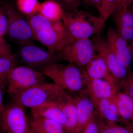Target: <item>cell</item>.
Returning a JSON list of instances; mask_svg holds the SVG:
<instances>
[{
  "mask_svg": "<svg viewBox=\"0 0 133 133\" xmlns=\"http://www.w3.org/2000/svg\"><path fill=\"white\" fill-rule=\"evenodd\" d=\"M86 73L91 78L106 80L118 88V84L101 57L96 53L85 66Z\"/></svg>",
  "mask_w": 133,
  "mask_h": 133,
  "instance_id": "obj_15",
  "label": "cell"
},
{
  "mask_svg": "<svg viewBox=\"0 0 133 133\" xmlns=\"http://www.w3.org/2000/svg\"><path fill=\"white\" fill-rule=\"evenodd\" d=\"M114 99L120 118L125 121H133V98L117 91Z\"/></svg>",
  "mask_w": 133,
  "mask_h": 133,
  "instance_id": "obj_18",
  "label": "cell"
},
{
  "mask_svg": "<svg viewBox=\"0 0 133 133\" xmlns=\"http://www.w3.org/2000/svg\"><path fill=\"white\" fill-rule=\"evenodd\" d=\"M98 125L99 133H133L127 127L118 125L116 123L108 122L107 124L102 123Z\"/></svg>",
  "mask_w": 133,
  "mask_h": 133,
  "instance_id": "obj_25",
  "label": "cell"
},
{
  "mask_svg": "<svg viewBox=\"0 0 133 133\" xmlns=\"http://www.w3.org/2000/svg\"><path fill=\"white\" fill-rule=\"evenodd\" d=\"M129 48L131 51L132 59H133V41L128 44Z\"/></svg>",
  "mask_w": 133,
  "mask_h": 133,
  "instance_id": "obj_35",
  "label": "cell"
},
{
  "mask_svg": "<svg viewBox=\"0 0 133 133\" xmlns=\"http://www.w3.org/2000/svg\"><path fill=\"white\" fill-rule=\"evenodd\" d=\"M77 115V125L74 133H80L94 114L95 105L91 98L74 97Z\"/></svg>",
  "mask_w": 133,
  "mask_h": 133,
  "instance_id": "obj_16",
  "label": "cell"
},
{
  "mask_svg": "<svg viewBox=\"0 0 133 133\" xmlns=\"http://www.w3.org/2000/svg\"><path fill=\"white\" fill-rule=\"evenodd\" d=\"M127 127L131 129L133 132V121L128 124Z\"/></svg>",
  "mask_w": 133,
  "mask_h": 133,
  "instance_id": "obj_36",
  "label": "cell"
},
{
  "mask_svg": "<svg viewBox=\"0 0 133 133\" xmlns=\"http://www.w3.org/2000/svg\"><path fill=\"white\" fill-rule=\"evenodd\" d=\"M46 78L42 71L24 65L15 66L7 76L8 92L13 94L46 83Z\"/></svg>",
  "mask_w": 133,
  "mask_h": 133,
  "instance_id": "obj_6",
  "label": "cell"
},
{
  "mask_svg": "<svg viewBox=\"0 0 133 133\" xmlns=\"http://www.w3.org/2000/svg\"><path fill=\"white\" fill-rule=\"evenodd\" d=\"M121 87L123 92L133 98V74L130 72L128 77L119 84Z\"/></svg>",
  "mask_w": 133,
  "mask_h": 133,
  "instance_id": "obj_28",
  "label": "cell"
},
{
  "mask_svg": "<svg viewBox=\"0 0 133 133\" xmlns=\"http://www.w3.org/2000/svg\"><path fill=\"white\" fill-rule=\"evenodd\" d=\"M65 91L54 83H45L9 95L13 103L31 109L56 100Z\"/></svg>",
  "mask_w": 133,
  "mask_h": 133,
  "instance_id": "obj_4",
  "label": "cell"
},
{
  "mask_svg": "<svg viewBox=\"0 0 133 133\" xmlns=\"http://www.w3.org/2000/svg\"><path fill=\"white\" fill-rule=\"evenodd\" d=\"M64 10L54 0H48L41 3L37 14L51 21H62Z\"/></svg>",
  "mask_w": 133,
  "mask_h": 133,
  "instance_id": "obj_20",
  "label": "cell"
},
{
  "mask_svg": "<svg viewBox=\"0 0 133 133\" xmlns=\"http://www.w3.org/2000/svg\"><path fill=\"white\" fill-rule=\"evenodd\" d=\"M27 19L35 40L53 54L57 53L74 40L62 21H51L38 14Z\"/></svg>",
  "mask_w": 133,
  "mask_h": 133,
  "instance_id": "obj_1",
  "label": "cell"
},
{
  "mask_svg": "<svg viewBox=\"0 0 133 133\" xmlns=\"http://www.w3.org/2000/svg\"><path fill=\"white\" fill-rule=\"evenodd\" d=\"M16 66V59L0 58V85L3 89L7 86V78L10 71Z\"/></svg>",
  "mask_w": 133,
  "mask_h": 133,
  "instance_id": "obj_24",
  "label": "cell"
},
{
  "mask_svg": "<svg viewBox=\"0 0 133 133\" xmlns=\"http://www.w3.org/2000/svg\"><path fill=\"white\" fill-rule=\"evenodd\" d=\"M8 27V21L7 17L0 10V37H3L6 34Z\"/></svg>",
  "mask_w": 133,
  "mask_h": 133,
  "instance_id": "obj_30",
  "label": "cell"
},
{
  "mask_svg": "<svg viewBox=\"0 0 133 133\" xmlns=\"http://www.w3.org/2000/svg\"><path fill=\"white\" fill-rule=\"evenodd\" d=\"M65 91L55 101L57 102L65 119L64 128L66 133H74L77 120V108L74 97Z\"/></svg>",
  "mask_w": 133,
  "mask_h": 133,
  "instance_id": "obj_13",
  "label": "cell"
},
{
  "mask_svg": "<svg viewBox=\"0 0 133 133\" xmlns=\"http://www.w3.org/2000/svg\"><path fill=\"white\" fill-rule=\"evenodd\" d=\"M101 0H83L87 5L94 7L98 10Z\"/></svg>",
  "mask_w": 133,
  "mask_h": 133,
  "instance_id": "obj_33",
  "label": "cell"
},
{
  "mask_svg": "<svg viewBox=\"0 0 133 133\" xmlns=\"http://www.w3.org/2000/svg\"><path fill=\"white\" fill-rule=\"evenodd\" d=\"M18 57L24 66L42 68L53 63L58 58L57 55L45 51L33 44L22 45L18 51Z\"/></svg>",
  "mask_w": 133,
  "mask_h": 133,
  "instance_id": "obj_9",
  "label": "cell"
},
{
  "mask_svg": "<svg viewBox=\"0 0 133 133\" xmlns=\"http://www.w3.org/2000/svg\"><path fill=\"white\" fill-rule=\"evenodd\" d=\"M57 54L58 58L82 68L93 58L96 51L92 40L82 38L74 39Z\"/></svg>",
  "mask_w": 133,
  "mask_h": 133,
  "instance_id": "obj_7",
  "label": "cell"
},
{
  "mask_svg": "<svg viewBox=\"0 0 133 133\" xmlns=\"http://www.w3.org/2000/svg\"><path fill=\"white\" fill-rule=\"evenodd\" d=\"M32 119L47 133H66L63 126L55 121L40 117Z\"/></svg>",
  "mask_w": 133,
  "mask_h": 133,
  "instance_id": "obj_22",
  "label": "cell"
},
{
  "mask_svg": "<svg viewBox=\"0 0 133 133\" xmlns=\"http://www.w3.org/2000/svg\"><path fill=\"white\" fill-rule=\"evenodd\" d=\"M112 15L116 31L129 43L133 41V12L129 8H117Z\"/></svg>",
  "mask_w": 133,
  "mask_h": 133,
  "instance_id": "obj_14",
  "label": "cell"
},
{
  "mask_svg": "<svg viewBox=\"0 0 133 133\" xmlns=\"http://www.w3.org/2000/svg\"><path fill=\"white\" fill-rule=\"evenodd\" d=\"M62 21L74 39L89 38L98 35L105 24L99 16L78 9L64 11Z\"/></svg>",
  "mask_w": 133,
  "mask_h": 133,
  "instance_id": "obj_2",
  "label": "cell"
},
{
  "mask_svg": "<svg viewBox=\"0 0 133 133\" xmlns=\"http://www.w3.org/2000/svg\"><path fill=\"white\" fill-rule=\"evenodd\" d=\"M119 0H101L98 10L99 17L105 23L116 9Z\"/></svg>",
  "mask_w": 133,
  "mask_h": 133,
  "instance_id": "obj_23",
  "label": "cell"
},
{
  "mask_svg": "<svg viewBox=\"0 0 133 133\" xmlns=\"http://www.w3.org/2000/svg\"><path fill=\"white\" fill-rule=\"evenodd\" d=\"M29 123L30 126L35 133H47L33 119H32Z\"/></svg>",
  "mask_w": 133,
  "mask_h": 133,
  "instance_id": "obj_31",
  "label": "cell"
},
{
  "mask_svg": "<svg viewBox=\"0 0 133 133\" xmlns=\"http://www.w3.org/2000/svg\"><path fill=\"white\" fill-rule=\"evenodd\" d=\"M0 126L6 133H28L30 128L24 108L14 103L5 107Z\"/></svg>",
  "mask_w": 133,
  "mask_h": 133,
  "instance_id": "obj_8",
  "label": "cell"
},
{
  "mask_svg": "<svg viewBox=\"0 0 133 133\" xmlns=\"http://www.w3.org/2000/svg\"><path fill=\"white\" fill-rule=\"evenodd\" d=\"M95 107L108 122L116 123L119 119L117 107L114 98L103 99L93 102Z\"/></svg>",
  "mask_w": 133,
  "mask_h": 133,
  "instance_id": "obj_19",
  "label": "cell"
},
{
  "mask_svg": "<svg viewBox=\"0 0 133 133\" xmlns=\"http://www.w3.org/2000/svg\"><path fill=\"white\" fill-rule=\"evenodd\" d=\"M83 78L92 102L103 99L114 98L118 88L106 80L91 78L87 76L84 69L81 68Z\"/></svg>",
  "mask_w": 133,
  "mask_h": 133,
  "instance_id": "obj_12",
  "label": "cell"
},
{
  "mask_svg": "<svg viewBox=\"0 0 133 133\" xmlns=\"http://www.w3.org/2000/svg\"><path fill=\"white\" fill-rule=\"evenodd\" d=\"M3 88L0 85V118L5 110V107L3 102Z\"/></svg>",
  "mask_w": 133,
  "mask_h": 133,
  "instance_id": "obj_34",
  "label": "cell"
},
{
  "mask_svg": "<svg viewBox=\"0 0 133 133\" xmlns=\"http://www.w3.org/2000/svg\"><path fill=\"white\" fill-rule=\"evenodd\" d=\"M41 3L38 0H16V8L22 14L28 17L37 14Z\"/></svg>",
  "mask_w": 133,
  "mask_h": 133,
  "instance_id": "obj_21",
  "label": "cell"
},
{
  "mask_svg": "<svg viewBox=\"0 0 133 133\" xmlns=\"http://www.w3.org/2000/svg\"><path fill=\"white\" fill-rule=\"evenodd\" d=\"M59 3L64 11H72L78 9L83 0H54Z\"/></svg>",
  "mask_w": 133,
  "mask_h": 133,
  "instance_id": "obj_26",
  "label": "cell"
},
{
  "mask_svg": "<svg viewBox=\"0 0 133 133\" xmlns=\"http://www.w3.org/2000/svg\"><path fill=\"white\" fill-rule=\"evenodd\" d=\"M28 133H35L34 131H33V129L31 128V127H30V128L29 131Z\"/></svg>",
  "mask_w": 133,
  "mask_h": 133,
  "instance_id": "obj_37",
  "label": "cell"
},
{
  "mask_svg": "<svg viewBox=\"0 0 133 133\" xmlns=\"http://www.w3.org/2000/svg\"><path fill=\"white\" fill-rule=\"evenodd\" d=\"M105 41L119 63L129 71L132 59L128 43L112 28L108 30Z\"/></svg>",
  "mask_w": 133,
  "mask_h": 133,
  "instance_id": "obj_11",
  "label": "cell"
},
{
  "mask_svg": "<svg viewBox=\"0 0 133 133\" xmlns=\"http://www.w3.org/2000/svg\"><path fill=\"white\" fill-rule=\"evenodd\" d=\"M0 58L16 59L12 54L10 45L3 37H0Z\"/></svg>",
  "mask_w": 133,
  "mask_h": 133,
  "instance_id": "obj_27",
  "label": "cell"
},
{
  "mask_svg": "<svg viewBox=\"0 0 133 133\" xmlns=\"http://www.w3.org/2000/svg\"><path fill=\"white\" fill-rule=\"evenodd\" d=\"M32 118L40 117L52 120L64 126L65 119L62 111L55 101L46 102L31 109Z\"/></svg>",
  "mask_w": 133,
  "mask_h": 133,
  "instance_id": "obj_17",
  "label": "cell"
},
{
  "mask_svg": "<svg viewBox=\"0 0 133 133\" xmlns=\"http://www.w3.org/2000/svg\"><path fill=\"white\" fill-rule=\"evenodd\" d=\"M42 71L56 85L67 92L79 91L84 83L81 68L70 63H52L42 68Z\"/></svg>",
  "mask_w": 133,
  "mask_h": 133,
  "instance_id": "obj_3",
  "label": "cell"
},
{
  "mask_svg": "<svg viewBox=\"0 0 133 133\" xmlns=\"http://www.w3.org/2000/svg\"><path fill=\"white\" fill-rule=\"evenodd\" d=\"M129 9L133 13V3L132 4V5H131V6L129 8Z\"/></svg>",
  "mask_w": 133,
  "mask_h": 133,
  "instance_id": "obj_38",
  "label": "cell"
},
{
  "mask_svg": "<svg viewBox=\"0 0 133 133\" xmlns=\"http://www.w3.org/2000/svg\"><path fill=\"white\" fill-rule=\"evenodd\" d=\"M92 40L94 44L96 53L104 59L118 84L124 80L130 72H129V71L119 63L108 47L105 40L99 34L94 36Z\"/></svg>",
  "mask_w": 133,
  "mask_h": 133,
  "instance_id": "obj_10",
  "label": "cell"
},
{
  "mask_svg": "<svg viewBox=\"0 0 133 133\" xmlns=\"http://www.w3.org/2000/svg\"><path fill=\"white\" fill-rule=\"evenodd\" d=\"M3 12L7 17L8 27L6 34L9 38L22 45L33 44L35 40L31 26L16 8L11 4L3 6Z\"/></svg>",
  "mask_w": 133,
  "mask_h": 133,
  "instance_id": "obj_5",
  "label": "cell"
},
{
  "mask_svg": "<svg viewBox=\"0 0 133 133\" xmlns=\"http://www.w3.org/2000/svg\"><path fill=\"white\" fill-rule=\"evenodd\" d=\"M133 3V0H119L117 8L128 9Z\"/></svg>",
  "mask_w": 133,
  "mask_h": 133,
  "instance_id": "obj_32",
  "label": "cell"
},
{
  "mask_svg": "<svg viewBox=\"0 0 133 133\" xmlns=\"http://www.w3.org/2000/svg\"><path fill=\"white\" fill-rule=\"evenodd\" d=\"M80 133H99V125L95 120L94 115L86 124Z\"/></svg>",
  "mask_w": 133,
  "mask_h": 133,
  "instance_id": "obj_29",
  "label": "cell"
}]
</instances>
